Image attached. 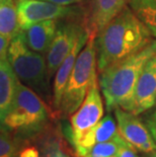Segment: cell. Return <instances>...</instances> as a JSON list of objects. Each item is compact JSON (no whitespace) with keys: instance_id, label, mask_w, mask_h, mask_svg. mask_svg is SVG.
Returning <instances> with one entry per match:
<instances>
[{"instance_id":"obj_19","label":"cell","mask_w":156,"mask_h":157,"mask_svg":"<svg viewBox=\"0 0 156 157\" xmlns=\"http://www.w3.org/2000/svg\"><path fill=\"white\" fill-rule=\"evenodd\" d=\"M42 157H69L63 150L58 137H50L43 145Z\"/></svg>"},{"instance_id":"obj_22","label":"cell","mask_w":156,"mask_h":157,"mask_svg":"<svg viewBox=\"0 0 156 157\" xmlns=\"http://www.w3.org/2000/svg\"><path fill=\"white\" fill-rule=\"evenodd\" d=\"M145 125L147 126L151 136L156 142V109L145 118Z\"/></svg>"},{"instance_id":"obj_14","label":"cell","mask_w":156,"mask_h":157,"mask_svg":"<svg viewBox=\"0 0 156 157\" xmlns=\"http://www.w3.org/2000/svg\"><path fill=\"white\" fill-rule=\"evenodd\" d=\"M118 133V127L112 115H107L92 128L90 131L73 143L76 153L79 157H85L90 149L97 143L112 139Z\"/></svg>"},{"instance_id":"obj_1","label":"cell","mask_w":156,"mask_h":157,"mask_svg":"<svg viewBox=\"0 0 156 157\" xmlns=\"http://www.w3.org/2000/svg\"><path fill=\"white\" fill-rule=\"evenodd\" d=\"M146 25L127 6L94 40L98 73L119 61L140 52L152 42Z\"/></svg>"},{"instance_id":"obj_5","label":"cell","mask_w":156,"mask_h":157,"mask_svg":"<svg viewBox=\"0 0 156 157\" xmlns=\"http://www.w3.org/2000/svg\"><path fill=\"white\" fill-rule=\"evenodd\" d=\"M47 121L48 109L41 98L19 81L11 111L5 119V133L15 132L31 136L41 131Z\"/></svg>"},{"instance_id":"obj_25","label":"cell","mask_w":156,"mask_h":157,"mask_svg":"<svg viewBox=\"0 0 156 157\" xmlns=\"http://www.w3.org/2000/svg\"><path fill=\"white\" fill-rule=\"evenodd\" d=\"M45 1H49V2L55 3V4H59L63 6H70L72 4H76V3L83 1V0H45Z\"/></svg>"},{"instance_id":"obj_7","label":"cell","mask_w":156,"mask_h":157,"mask_svg":"<svg viewBox=\"0 0 156 157\" xmlns=\"http://www.w3.org/2000/svg\"><path fill=\"white\" fill-rule=\"evenodd\" d=\"M19 29L25 31L32 25L49 19H61L76 14L75 8L45 0H15Z\"/></svg>"},{"instance_id":"obj_26","label":"cell","mask_w":156,"mask_h":157,"mask_svg":"<svg viewBox=\"0 0 156 157\" xmlns=\"http://www.w3.org/2000/svg\"><path fill=\"white\" fill-rule=\"evenodd\" d=\"M147 156L145 157H156V151H153V152H150V153H147Z\"/></svg>"},{"instance_id":"obj_11","label":"cell","mask_w":156,"mask_h":157,"mask_svg":"<svg viewBox=\"0 0 156 157\" xmlns=\"http://www.w3.org/2000/svg\"><path fill=\"white\" fill-rule=\"evenodd\" d=\"M128 6V0H91L90 11L86 19L88 36L96 38L123 9Z\"/></svg>"},{"instance_id":"obj_20","label":"cell","mask_w":156,"mask_h":157,"mask_svg":"<svg viewBox=\"0 0 156 157\" xmlns=\"http://www.w3.org/2000/svg\"><path fill=\"white\" fill-rule=\"evenodd\" d=\"M16 147L14 141L6 135V133H0V157H15Z\"/></svg>"},{"instance_id":"obj_18","label":"cell","mask_w":156,"mask_h":157,"mask_svg":"<svg viewBox=\"0 0 156 157\" xmlns=\"http://www.w3.org/2000/svg\"><path fill=\"white\" fill-rule=\"evenodd\" d=\"M124 138L120 135V133H117L114 138L108 141L97 143L95 144L90 151L87 153L85 157H109L117 154L119 147H120L122 141Z\"/></svg>"},{"instance_id":"obj_3","label":"cell","mask_w":156,"mask_h":157,"mask_svg":"<svg viewBox=\"0 0 156 157\" xmlns=\"http://www.w3.org/2000/svg\"><path fill=\"white\" fill-rule=\"evenodd\" d=\"M7 59L19 81L40 95L49 92L50 76L47 60L28 47L22 31L10 40Z\"/></svg>"},{"instance_id":"obj_8","label":"cell","mask_w":156,"mask_h":157,"mask_svg":"<svg viewBox=\"0 0 156 157\" xmlns=\"http://www.w3.org/2000/svg\"><path fill=\"white\" fill-rule=\"evenodd\" d=\"M115 116L118 132L126 141L140 152L156 151V142L147 126L138 118V115L118 108L115 109Z\"/></svg>"},{"instance_id":"obj_10","label":"cell","mask_w":156,"mask_h":157,"mask_svg":"<svg viewBox=\"0 0 156 157\" xmlns=\"http://www.w3.org/2000/svg\"><path fill=\"white\" fill-rule=\"evenodd\" d=\"M156 105V53L145 63L134 93L132 113L140 115Z\"/></svg>"},{"instance_id":"obj_21","label":"cell","mask_w":156,"mask_h":157,"mask_svg":"<svg viewBox=\"0 0 156 157\" xmlns=\"http://www.w3.org/2000/svg\"><path fill=\"white\" fill-rule=\"evenodd\" d=\"M137 151L138 150L134 146H132L130 143H128L124 139L120 147H119V150L116 155H117V157H139Z\"/></svg>"},{"instance_id":"obj_9","label":"cell","mask_w":156,"mask_h":157,"mask_svg":"<svg viewBox=\"0 0 156 157\" xmlns=\"http://www.w3.org/2000/svg\"><path fill=\"white\" fill-rule=\"evenodd\" d=\"M86 29L77 23L67 22L58 25L57 32L47 52V66L50 78L55 74L59 66L70 53L73 46Z\"/></svg>"},{"instance_id":"obj_13","label":"cell","mask_w":156,"mask_h":157,"mask_svg":"<svg viewBox=\"0 0 156 157\" xmlns=\"http://www.w3.org/2000/svg\"><path fill=\"white\" fill-rule=\"evenodd\" d=\"M88 36H89L87 31H85L79 36L70 53L67 55L64 61L62 62V64L59 66L58 70L56 71L54 84H53V105L57 109L60 108L63 93H64L65 87L67 85L68 79L70 77L72 69L75 65L76 59H77L81 50L84 48L86 42L88 40Z\"/></svg>"},{"instance_id":"obj_17","label":"cell","mask_w":156,"mask_h":157,"mask_svg":"<svg viewBox=\"0 0 156 157\" xmlns=\"http://www.w3.org/2000/svg\"><path fill=\"white\" fill-rule=\"evenodd\" d=\"M128 5L156 38V0H128Z\"/></svg>"},{"instance_id":"obj_12","label":"cell","mask_w":156,"mask_h":157,"mask_svg":"<svg viewBox=\"0 0 156 157\" xmlns=\"http://www.w3.org/2000/svg\"><path fill=\"white\" fill-rule=\"evenodd\" d=\"M19 79L8 59L0 60V131L5 133V119L14 102Z\"/></svg>"},{"instance_id":"obj_23","label":"cell","mask_w":156,"mask_h":157,"mask_svg":"<svg viewBox=\"0 0 156 157\" xmlns=\"http://www.w3.org/2000/svg\"><path fill=\"white\" fill-rule=\"evenodd\" d=\"M9 43H10V40L0 35V60L7 58Z\"/></svg>"},{"instance_id":"obj_4","label":"cell","mask_w":156,"mask_h":157,"mask_svg":"<svg viewBox=\"0 0 156 157\" xmlns=\"http://www.w3.org/2000/svg\"><path fill=\"white\" fill-rule=\"evenodd\" d=\"M94 40V36H88L84 48L76 59L59 108V112L63 116H70L77 111L83 102L93 80L98 76L96 71L97 66Z\"/></svg>"},{"instance_id":"obj_16","label":"cell","mask_w":156,"mask_h":157,"mask_svg":"<svg viewBox=\"0 0 156 157\" xmlns=\"http://www.w3.org/2000/svg\"><path fill=\"white\" fill-rule=\"evenodd\" d=\"M21 32L15 1L0 0V35L11 40Z\"/></svg>"},{"instance_id":"obj_24","label":"cell","mask_w":156,"mask_h":157,"mask_svg":"<svg viewBox=\"0 0 156 157\" xmlns=\"http://www.w3.org/2000/svg\"><path fill=\"white\" fill-rule=\"evenodd\" d=\"M19 157H42V155L36 147H28L21 152Z\"/></svg>"},{"instance_id":"obj_6","label":"cell","mask_w":156,"mask_h":157,"mask_svg":"<svg viewBox=\"0 0 156 157\" xmlns=\"http://www.w3.org/2000/svg\"><path fill=\"white\" fill-rule=\"evenodd\" d=\"M98 76L88 89L83 102L71 115L70 139L72 144L89 132L104 116V103L98 88Z\"/></svg>"},{"instance_id":"obj_15","label":"cell","mask_w":156,"mask_h":157,"mask_svg":"<svg viewBox=\"0 0 156 157\" xmlns=\"http://www.w3.org/2000/svg\"><path fill=\"white\" fill-rule=\"evenodd\" d=\"M58 29L57 19L40 21L22 31L25 43L31 50L38 53H46L51 46Z\"/></svg>"},{"instance_id":"obj_2","label":"cell","mask_w":156,"mask_h":157,"mask_svg":"<svg viewBox=\"0 0 156 157\" xmlns=\"http://www.w3.org/2000/svg\"><path fill=\"white\" fill-rule=\"evenodd\" d=\"M156 53V40L146 48L99 72L98 85L105 106L112 112L120 108L132 112L134 93L145 63Z\"/></svg>"}]
</instances>
